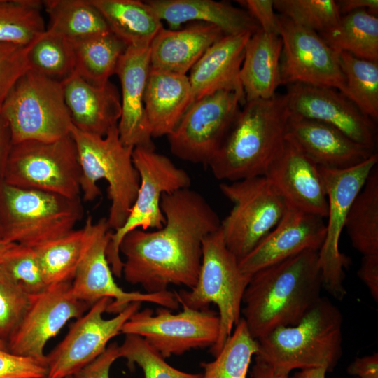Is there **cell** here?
I'll return each instance as SVG.
<instances>
[{"label":"cell","mask_w":378,"mask_h":378,"mask_svg":"<svg viewBox=\"0 0 378 378\" xmlns=\"http://www.w3.org/2000/svg\"><path fill=\"white\" fill-rule=\"evenodd\" d=\"M120 358L125 359L131 368L135 365L139 366L144 378L202 377V374L184 372L172 366L142 337L136 335H125L119 346Z\"/></svg>","instance_id":"41"},{"label":"cell","mask_w":378,"mask_h":378,"mask_svg":"<svg viewBox=\"0 0 378 378\" xmlns=\"http://www.w3.org/2000/svg\"><path fill=\"white\" fill-rule=\"evenodd\" d=\"M62 83L72 125L76 129L104 136L118 125L121 115L120 95L110 80L97 86L74 72Z\"/></svg>","instance_id":"25"},{"label":"cell","mask_w":378,"mask_h":378,"mask_svg":"<svg viewBox=\"0 0 378 378\" xmlns=\"http://www.w3.org/2000/svg\"><path fill=\"white\" fill-rule=\"evenodd\" d=\"M188 76L150 68L144 92V108L152 137L168 136L186 110Z\"/></svg>","instance_id":"28"},{"label":"cell","mask_w":378,"mask_h":378,"mask_svg":"<svg viewBox=\"0 0 378 378\" xmlns=\"http://www.w3.org/2000/svg\"><path fill=\"white\" fill-rule=\"evenodd\" d=\"M4 238L34 248L71 230L83 216L80 197L1 184Z\"/></svg>","instance_id":"7"},{"label":"cell","mask_w":378,"mask_h":378,"mask_svg":"<svg viewBox=\"0 0 378 378\" xmlns=\"http://www.w3.org/2000/svg\"><path fill=\"white\" fill-rule=\"evenodd\" d=\"M2 182H0V239H4V227L1 204V184Z\"/></svg>","instance_id":"55"},{"label":"cell","mask_w":378,"mask_h":378,"mask_svg":"<svg viewBox=\"0 0 378 378\" xmlns=\"http://www.w3.org/2000/svg\"><path fill=\"white\" fill-rule=\"evenodd\" d=\"M258 351L257 340L241 318L214 360L201 363V378H247L252 357Z\"/></svg>","instance_id":"36"},{"label":"cell","mask_w":378,"mask_h":378,"mask_svg":"<svg viewBox=\"0 0 378 378\" xmlns=\"http://www.w3.org/2000/svg\"><path fill=\"white\" fill-rule=\"evenodd\" d=\"M347 372L354 378H378V354L355 358L348 366Z\"/></svg>","instance_id":"49"},{"label":"cell","mask_w":378,"mask_h":378,"mask_svg":"<svg viewBox=\"0 0 378 378\" xmlns=\"http://www.w3.org/2000/svg\"><path fill=\"white\" fill-rule=\"evenodd\" d=\"M164 225L154 231L136 229L122 239L125 280L146 293L167 291L169 285L192 289L202 265V243L219 230L220 220L207 200L190 188L163 194Z\"/></svg>","instance_id":"1"},{"label":"cell","mask_w":378,"mask_h":378,"mask_svg":"<svg viewBox=\"0 0 378 378\" xmlns=\"http://www.w3.org/2000/svg\"><path fill=\"white\" fill-rule=\"evenodd\" d=\"M80 174L76 145L70 134L51 141H25L13 144L4 182L18 188L78 198Z\"/></svg>","instance_id":"10"},{"label":"cell","mask_w":378,"mask_h":378,"mask_svg":"<svg viewBox=\"0 0 378 378\" xmlns=\"http://www.w3.org/2000/svg\"><path fill=\"white\" fill-rule=\"evenodd\" d=\"M336 3L342 16L358 10H368L374 15L378 13L377 0H340Z\"/></svg>","instance_id":"51"},{"label":"cell","mask_w":378,"mask_h":378,"mask_svg":"<svg viewBox=\"0 0 378 378\" xmlns=\"http://www.w3.org/2000/svg\"><path fill=\"white\" fill-rule=\"evenodd\" d=\"M30 295L0 266V340L7 341L23 318Z\"/></svg>","instance_id":"42"},{"label":"cell","mask_w":378,"mask_h":378,"mask_svg":"<svg viewBox=\"0 0 378 378\" xmlns=\"http://www.w3.org/2000/svg\"><path fill=\"white\" fill-rule=\"evenodd\" d=\"M47 374L46 361L0 349V378H29Z\"/></svg>","instance_id":"45"},{"label":"cell","mask_w":378,"mask_h":378,"mask_svg":"<svg viewBox=\"0 0 378 378\" xmlns=\"http://www.w3.org/2000/svg\"><path fill=\"white\" fill-rule=\"evenodd\" d=\"M110 230L106 218H102L94 222L92 234L71 282L74 295L90 306L102 298H109L112 302L106 312L115 314L135 302H150L170 310H177L180 304L173 292H127L116 284L106 258V248L111 232Z\"/></svg>","instance_id":"15"},{"label":"cell","mask_w":378,"mask_h":378,"mask_svg":"<svg viewBox=\"0 0 378 378\" xmlns=\"http://www.w3.org/2000/svg\"><path fill=\"white\" fill-rule=\"evenodd\" d=\"M359 279L368 288L372 298L378 302V254L363 255L358 270Z\"/></svg>","instance_id":"48"},{"label":"cell","mask_w":378,"mask_h":378,"mask_svg":"<svg viewBox=\"0 0 378 378\" xmlns=\"http://www.w3.org/2000/svg\"><path fill=\"white\" fill-rule=\"evenodd\" d=\"M265 176L288 206L327 218V192L319 167L288 136Z\"/></svg>","instance_id":"20"},{"label":"cell","mask_w":378,"mask_h":378,"mask_svg":"<svg viewBox=\"0 0 378 378\" xmlns=\"http://www.w3.org/2000/svg\"><path fill=\"white\" fill-rule=\"evenodd\" d=\"M290 116L285 94L246 102L208 164L215 178L265 176L285 146Z\"/></svg>","instance_id":"3"},{"label":"cell","mask_w":378,"mask_h":378,"mask_svg":"<svg viewBox=\"0 0 378 378\" xmlns=\"http://www.w3.org/2000/svg\"><path fill=\"white\" fill-rule=\"evenodd\" d=\"M29 45L0 43V108L20 77L29 69Z\"/></svg>","instance_id":"44"},{"label":"cell","mask_w":378,"mask_h":378,"mask_svg":"<svg viewBox=\"0 0 378 378\" xmlns=\"http://www.w3.org/2000/svg\"><path fill=\"white\" fill-rule=\"evenodd\" d=\"M74 53V72L86 82L102 85L115 74L127 46L112 32L71 43Z\"/></svg>","instance_id":"33"},{"label":"cell","mask_w":378,"mask_h":378,"mask_svg":"<svg viewBox=\"0 0 378 378\" xmlns=\"http://www.w3.org/2000/svg\"><path fill=\"white\" fill-rule=\"evenodd\" d=\"M0 349L8 351L7 343L2 340H0Z\"/></svg>","instance_id":"56"},{"label":"cell","mask_w":378,"mask_h":378,"mask_svg":"<svg viewBox=\"0 0 378 378\" xmlns=\"http://www.w3.org/2000/svg\"><path fill=\"white\" fill-rule=\"evenodd\" d=\"M147 4L169 29H178L187 22L214 25L225 35L251 34L260 29L257 22L243 8L214 0H149Z\"/></svg>","instance_id":"27"},{"label":"cell","mask_w":378,"mask_h":378,"mask_svg":"<svg viewBox=\"0 0 378 378\" xmlns=\"http://www.w3.org/2000/svg\"><path fill=\"white\" fill-rule=\"evenodd\" d=\"M134 165L139 177L136 199L125 223L110 234L106 258L113 275L122 276V260L119 248L122 238L130 232L141 229H160L165 222L161 209L163 194L190 188L191 178L168 157L155 148L138 146L132 153Z\"/></svg>","instance_id":"9"},{"label":"cell","mask_w":378,"mask_h":378,"mask_svg":"<svg viewBox=\"0 0 378 378\" xmlns=\"http://www.w3.org/2000/svg\"><path fill=\"white\" fill-rule=\"evenodd\" d=\"M251 374L252 378H289L290 377V373L274 369L256 356Z\"/></svg>","instance_id":"52"},{"label":"cell","mask_w":378,"mask_h":378,"mask_svg":"<svg viewBox=\"0 0 378 378\" xmlns=\"http://www.w3.org/2000/svg\"><path fill=\"white\" fill-rule=\"evenodd\" d=\"M90 307L74 295L71 282L50 285L31 295L23 318L7 341L8 351L46 361V343L70 319L79 318Z\"/></svg>","instance_id":"18"},{"label":"cell","mask_w":378,"mask_h":378,"mask_svg":"<svg viewBox=\"0 0 378 378\" xmlns=\"http://www.w3.org/2000/svg\"><path fill=\"white\" fill-rule=\"evenodd\" d=\"M18 245L6 239H0V265Z\"/></svg>","instance_id":"54"},{"label":"cell","mask_w":378,"mask_h":378,"mask_svg":"<svg viewBox=\"0 0 378 378\" xmlns=\"http://www.w3.org/2000/svg\"><path fill=\"white\" fill-rule=\"evenodd\" d=\"M257 22L260 29L266 33L280 36V22L276 14L274 0L237 1Z\"/></svg>","instance_id":"46"},{"label":"cell","mask_w":378,"mask_h":378,"mask_svg":"<svg viewBox=\"0 0 378 378\" xmlns=\"http://www.w3.org/2000/svg\"><path fill=\"white\" fill-rule=\"evenodd\" d=\"M29 378H48L47 375L43 376V377H29ZM66 378H71V376L66 377Z\"/></svg>","instance_id":"57"},{"label":"cell","mask_w":378,"mask_h":378,"mask_svg":"<svg viewBox=\"0 0 378 378\" xmlns=\"http://www.w3.org/2000/svg\"><path fill=\"white\" fill-rule=\"evenodd\" d=\"M112 302L104 298L71 323L64 339L46 355L48 378L72 376L99 356L108 342L121 333L125 322L139 310L141 302L130 304L111 318L103 317Z\"/></svg>","instance_id":"16"},{"label":"cell","mask_w":378,"mask_h":378,"mask_svg":"<svg viewBox=\"0 0 378 378\" xmlns=\"http://www.w3.org/2000/svg\"><path fill=\"white\" fill-rule=\"evenodd\" d=\"M111 31L127 47H149L163 27L162 20L147 4L139 0H90Z\"/></svg>","instance_id":"30"},{"label":"cell","mask_w":378,"mask_h":378,"mask_svg":"<svg viewBox=\"0 0 378 378\" xmlns=\"http://www.w3.org/2000/svg\"><path fill=\"white\" fill-rule=\"evenodd\" d=\"M49 16L46 31L71 43L111 32L104 18L90 0H46Z\"/></svg>","instance_id":"32"},{"label":"cell","mask_w":378,"mask_h":378,"mask_svg":"<svg viewBox=\"0 0 378 378\" xmlns=\"http://www.w3.org/2000/svg\"><path fill=\"white\" fill-rule=\"evenodd\" d=\"M346 93L363 113L375 122L378 119V62L363 59L339 52Z\"/></svg>","instance_id":"38"},{"label":"cell","mask_w":378,"mask_h":378,"mask_svg":"<svg viewBox=\"0 0 378 378\" xmlns=\"http://www.w3.org/2000/svg\"><path fill=\"white\" fill-rule=\"evenodd\" d=\"M327 370L324 368L300 370L289 378H326Z\"/></svg>","instance_id":"53"},{"label":"cell","mask_w":378,"mask_h":378,"mask_svg":"<svg viewBox=\"0 0 378 378\" xmlns=\"http://www.w3.org/2000/svg\"><path fill=\"white\" fill-rule=\"evenodd\" d=\"M119 358V345L112 342L95 360L71 376V378H110V370Z\"/></svg>","instance_id":"47"},{"label":"cell","mask_w":378,"mask_h":378,"mask_svg":"<svg viewBox=\"0 0 378 378\" xmlns=\"http://www.w3.org/2000/svg\"><path fill=\"white\" fill-rule=\"evenodd\" d=\"M325 218L288 206L278 224L239 260L243 273L257 271L307 250L319 251L326 237Z\"/></svg>","instance_id":"21"},{"label":"cell","mask_w":378,"mask_h":378,"mask_svg":"<svg viewBox=\"0 0 378 378\" xmlns=\"http://www.w3.org/2000/svg\"><path fill=\"white\" fill-rule=\"evenodd\" d=\"M319 35L337 52L378 62V18L368 10L342 15L335 27Z\"/></svg>","instance_id":"34"},{"label":"cell","mask_w":378,"mask_h":378,"mask_svg":"<svg viewBox=\"0 0 378 378\" xmlns=\"http://www.w3.org/2000/svg\"><path fill=\"white\" fill-rule=\"evenodd\" d=\"M94 225L90 216L82 228L34 248L48 286L72 282Z\"/></svg>","instance_id":"31"},{"label":"cell","mask_w":378,"mask_h":378,"mask_svg":"<svg viewBox=\"0 0 378 378\" xmlns=\"http://www.w3.org/2000/svg\"><path fill=\"white\" fill-rule=\"evenodd\" d=\"M342 325L340 309L321 297L297 325L280 327L257 340L255 356L288 373L316 368L330 372L342 355Z\"/></svg>","instance_id":"4"},{"label":"cell","mask_w":378,"mask_h":378,"mask_svg":"<svg viewBox=\"0 0 378 378\" xmlns=\"http://www.w3.org/2000/svg\"><path fill=\"white\" fill-rule=\"evenodd\" d=\"M43 2L0 0V43L28 46L46 31Z\"/></svg>","instance_id":"37"},{"label":"cell","mask_w":378,"mask_h":378,"mask_svg":"<svg viewBox=\"0 0 378 378\" xmlns=\"http://www.w3.org/2000/svg\"><path fill=\"white\" fill-rule=\"evenodd\" d=\"M344 228L352 246L363 255L378 254V168L372 170L353 202Z\"/></svg>","instance_id":"35"},{"label":"cell","mask_w":378,"mask_h":378,"mask_svg":"<svg viewBox=\"0 0 378 378\" xmlns=\"http://www.w3.org/2000/svg\"><path fill=\"white\" fill-rule=\"evenodd\" d=\"M281 51L279 35L260 29L250 36L239 74L246 102L270 99L276 94L281 85Z\"/></svg>","instance_id":"29"},{"label":"cell","mask_w":378,"mask_h":378,"mask_svg":"<svg viewBox=\"0 0 378 378\" xmlns=\"http://www.w3.org/2000/svg\"><path fill=\"white\" fill-rule=\"evenodd\" d=\"M284 94L290 115L326 123L376 152L375 121L337 90L295 83L288 85Z\"/></svg>","instance_id":"19"},{"label":"cell","mask_w":378,"mask_h":378,"mask_svg":"<svg viewBox=\"0 0 378 378\" xmlns=\"http://www.w3.org/2000/svg\"><path fill=\"white\" fill-rule=\"evenodd\" d=\"M219 188L233 204L219 230L239 260L278 224L288 206L265 176L222 183Z\"/></svg>","instance_id":"11"},{"label":"cell","mask_w":378,"mask_h":378,"mask_svg":"<svg viewBox=\"0 0 378 378\" xmlns=\"http://www.w3.org/2000/svg\"><path fill=\"white\" fill-rule=\"evenodd\" d=\"M322 288L318 251H303L251 275L243 297L242 318L258 340L300 322L321 299Z\"/></svg>","instance_id":"2"},{"label":"cell","mask_w":378,"mask_h":378,"mask_svg":"<svg viewBox=\"0 0 378 378\" xmlns=\"http://www.w3.org/2000/svg\"><path fill=\"white\" fill-rule=\"evenodd\" d=\"M377 162L376 153L347 169L319 167L326 188L328 209L326 237L318 251V264L323 288L337 300H342L347 294L344 286V270L351 262L349 258L340 251V236L353 202Z\"/></svg>","instance_id":"12"},{"label":"cell","mask_w":378,"mask_h":378,"mask_svg":"<svg viewBox=\"0 0 378 378\" xmlns=\"http://www.w3.org/2000/svg\"><path fill=\"white\" fill-rule=\"evenodd\" d=\"M0 266L30 295L48 287L32 248L18 244Z\"/></svg>","instance_id":"43"},{"label":"cell","mask_w":378,"mask_h":378,"mask_svg":"<svg viewBox=\"0 0 378 378\" xmlns=\"http://www.w3.org/2000/svg\"><path fill=\"white\" fill-rule=\"evenodd\" d=\"M70 134L80 166L82 199L85 202L96 200L101 195L97 183L105 180L111 203L107 222L111 230H116L126 221L139 186L132 160L134 148L122 143L118 125L104 136L83 132L73 125Z\"/></svg>","instance_id":"5"},{"label":"cell","mask_w":378,"mask_h":378,"mask_svg":"<svg viewBox=\"0 0 378 378\" xmlns=\"http://www.w3.org/2000/svg\"><path fill=\"white\" fill-rule=\"evenodd\" d=\"M251 276L245 274L239 260L225 246L220 230L208 234L202 243V259L197 282L189 290L174 292L182 307L195 310L218 309L220 331L210 348L216 356L241 319L244 294Z\"/></svg>","instance_id":"6"},{"label":"cell","mask_w":378,"mask_h":378,"mask_svg":"<svg viewBox=\"0 0 378 378\" xmlns=\"http://www.w3.org/2000/svg\"><path fill=\"white\" fill-rule=\"evenodd\" d=\"M288 137L318 167L347 169L376 153L326 123L290 115Z\"/></svg>","instance_id":"24"},{"label":"cell","mask_w":378,"mask_h":378,"mask_svg":"<svg viewBox=\"0 0 378 378\" xmlns=\"http://www.w3.org/2000/svg\"><path fill=\"white\" fill-rule=\"evenodd\" d=\"M245 103L228 91L195 102L167 136L171 152L184 161L208 166Z\"/></svg>","instance_id":"14"},{"label":"cell","mask_w":378,"mask_h":378,"mask_svg":"<svg viewBox=\"0 0 378 378\" xmlns=\"http://www.w3.org/2000/svg\"><path fill=\"white\" fill-rule=\"evenodd\" d=\"M279 15L318 34L335 27L342 15L333 0H274Z\"/></svg>","instance_id":"40"},{"label":"cell","mask_w":378,"mask_h":378,"mask_svg":"<svg viewBox=\"0 0 378 378\" xmlns=\"http://www.w3.org/2000/svg\"><path fill=\"white\" fill-rule=\"evenodd\" d=\"M150 69V46L127 47L116 68L122 91L118 129L122 143L127 146L155 148L144 108Z\"/></svg>","instance_id":"22"},{"label":"cell","mask_w":378,"mask_h":378,"mask_svg":"<svg viewBox=\"0 0 378 378\" xmlns=\"http://www.w3.org/2000/svg\"><path fill=\"white\" fill-rule=\"evenodd\" d=\"M0 113L8 125L13 144L55 141L70 134L72 126L62 83L30 69L13 87Z\"/></svg>","instance_id":"8"},{"label":"cell","mask_w":378,"mask_h":378,"mask_svg":"<svg viewBox=\"0 0 378 378\" xmlns=\"http://www.w3.org/2000/svg\"><path fill=\"white\" fill-rule=\"evenodd\" d=\"M224 36L220 29L204 22H194L175 30L163 27L150 45V68L186 74Z\"/></svg>","instance_id":"26"},{"label":"cell","mask_w":378,"mask_h":378,"mask_svg":"<svg viewBox=\"0 0 378 378\" xmlns=\"http://www.w3.org/2000/svg\"><path fill=\"white\" fill-rule=\"evenodd\" d=\"M28 62L30 70L62 82L74 72L72 44L46 31L29 45Z\"/></svg>","instance_id":"39"},{"label":"cell","mask_w":378,"mask_h":378,"mask_svg":"<svg viewBox=\"0 0 378 378\" xmlns=\"http://www.w3.org/2000/svg\"><path fill=\"white\" fill-rule=\"evenodd\" d=\"M12 146L13 141L8 125L0 113V182L4 181L6 164Z\"/></svg>","instance_id":"50"},{"label":"cell","mask_w":378,"mask_h":378,"mask_svg":"<svg viewBox=\"0 0 378 378\" xmlns=\"http://www.w3.org/2000/svg\"><path fill=\"white\" fill-rule=\"evenodd\" d=\"M220 331V318L214 310L183 307L173 314L159 307L155 314L146 308L138 310L123 325L121 334L142 337L165 359L194 349L211 347Z\"/></svg>","instance_id":"13"},{"label":"cell","mask_w":378,"mask_h":378,"mask_svg":"<svg viewBox=\"0 0 378 378\" xmlns=\"http://www.w3.org/2000/svg\"><path fill=\"white\" fill-rule=\"evenodd\" d=\"M251 35L244 33L224 36L204 53L190 70L188 107L220 91L235 92L246 102L239 74L245 46Z\"/></svg>","instance_id":"23"},{"label":"cell","mask_w":378,"mask_h":378,"mask_svg":"<svg viewBox=\"0 0 378 378\" xmlns=\"http://www.w3.org/2000/svg\"><path fill=\"white\" fill-rule=\"evenodd\" d=\"M282 51L281 85L301 83L346 93L339 52L316 31L279 15Z\"/></svg>","instance_id":"17"}]
</instances>
